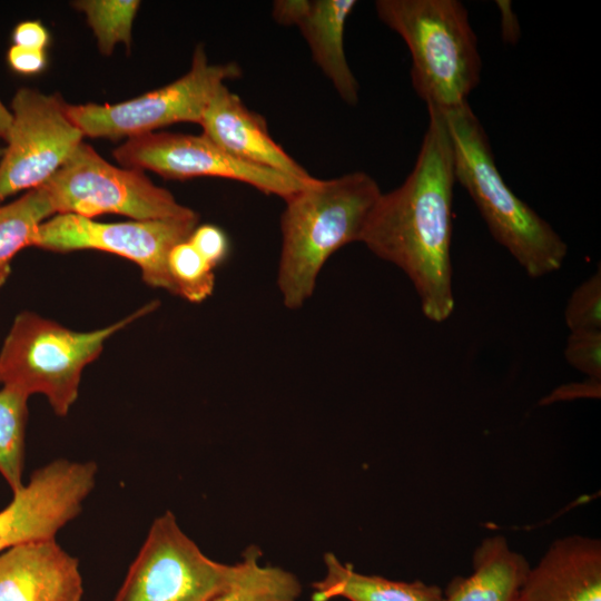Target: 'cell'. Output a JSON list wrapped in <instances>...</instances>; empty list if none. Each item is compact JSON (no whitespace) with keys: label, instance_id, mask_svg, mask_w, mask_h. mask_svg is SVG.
Returning <instances> with one entry per match:
<instances>
[{"label":"cell","instance_id":"6","mask_svg":"<svg viewBox=\"0 0 601 601\" xmlns=\"http://www.w3.org/2000/svg\"><path fill=\"white\" fill-rule=\"evenodd\" d=\"M41 187L57 215L93 219L117 214L132 220L198 216L179 204L169 190L155 185L145 171L111 165L85 142Z\"/></svg>","mask_w":601,"mask_h":601},{"label":"cell","instance_id":"17","mask_svg":"<svg viewBox=\"0 0 601 601\" xmlns=\"http://www.w3.org/2000/svg\"><path fill=\"white\" fill-rule=\"evenodd\" d=\"M530 568L504 536H489L474 550L471 574L453 578L442 601H516Z\"/></svg>","mask_w":601,"mask_h":601},{"label":"cell","instance_id":"2","mask_svg":"<svg viewBox=\"0 0 601 601\" xmlns=\"http://www.w3.org/2000/svg\"><path fill=\"white\" fill-rule=\"evenodd\" d=\"M382 193L371 175L354 171L316 179L284 200L277 286L288 309L302 308L312 297L335 252L361 243Z\"/></svg>","mask_w":601,"mask_h":601},{"label":"cell","instance_id":"7","mask_svg":"<svg viewBox=\"0 0 601 601\" xmlns=\"http://www.w3.org/2000/svg\"><path fill=\"white\" fill-rule=\"evenodd\" d=\"M207 556L167 510L157 516L114 601H210L244 573Z\"/></svg>","mask_w":601,"mask_h":601},{"label":"cell","instance_id":"18","mask_svg":"<svg viewBox=\"0 0 601 601\" xmlns=\"http://www.w3.org/2000/svg\"><path fill=\"white\" fill-rule=\"evenodd\" d=\"M324 574L312 584V601H442L443 590L421 580L397 581L365 574L333 552L323 556Z\"/></svg>","mask_w":601,"mask_h":601},{"label":"cell","instance_id":"11","mask_svg":"<svg viewBox=\"0 0 601 601\" xmlns=\"http://www.w3.org/2000/svg\"><path fill=\"white\" fill-rule=\"evenodd\" d=\"M112 156L125 168L150 170L168 179H231L250 185L264 194L278 196L283 200L312 184H304L276 170L240 160L203 134H144L126 139L112 151Z\"/></svg>","mask_w":601,"mask_h":601},{"label":"cell","instance_id":"20","mask_svg":"<svg viewBox=\"0 0 601 601\" xmlns=\"http://www.w3.org/2000/svg\"><path fill=\"white\" fill-rule=\"evenodd\" d=\"M55 214L42 187L27 190L18 199L0 205V268L23 248L32 246L38 227Z\"/></svg>","mask_w":601,"mask_h":601},{"label":"cell","instance_id":"32","mask_svg":"<svg viewBox=\"0 0 601 601\" xmlns=\"http://www.w3.org/2000/svg\"><path fill=\"white\" fill-rule=\"evenodd\" d=\"M10 275V266L0 268V288L3 286Z\"/></svg>","mask_w":601,"mask_h":601},{"label":"cell","instance_id":"3","mask_svg":"<svg viewBox=\"0 0 601 601\" xmlns=\"http://www.w3.org/2000/svg\"><path fill=\"white\" fill-rule=\"evenodd\" d=\"M440 111L452 141L456 183L473 199L492 237L530 277L558 272L568 254L566 243L504 181L489 136L469 102Z\"/></svg>","mask_w":601,"mask_h":601},{"label":"cell","instance_id":"28","mask_svg":"<svg viewBox=\"0 0 601 601\" xmlns=\"http://www.w3.org/2000/svg\"><path fill=\"white\" fill-rule=\"evenodd\" d=\"M7 61L10 68L20 75H36L46 67L45 50L30 49L12 45L7 53Z\"/></svg>","mask_w":601,"mask_h":601},{"label":"cell","instance_id":"12","mask_svg":"<svg viewBox=\"0 0 601 601\" xmlns=\"http://www.w3.org/2000/svg\"><path fill=\"white\" fill-rule=\"evenodd\" d=\"M93 461L53 460L37 469L0 510V553L29 541L56 539L76 519L93 491Z\"/></svg>","mask_w":601,"mask_h":601},{"label":"cell","instance_id":"31","mask_svg":"<svg viewBox=\"0 0 601 601\" xmlns=\"http://www.w3.org/2000/svg\"><path fill=\"white\" fill-rule=\"evenodd\" d=\"M12 124V114L0 99V139L7 140Z\"/></svg>","mask_w":601,"mask_h":601},{"label":"cell","instance_id":"33","mask_svg":"<svg viewBox=\"0 0 601 601\" xmlns=\"http://www.w3.org/2000/svg\"><path fill=\"white\" fill-rule=\"evenodd\" d=\"M2 154H3V148L0 146V159L2 157Z\"/></svg>","mask_w":601,"mask_h":601},{"label":"cell","instance_id":"8","mask_svg":"<svg viewBox=\"0 0 601 601\" xmlns=\"http://www.w3.org/2000/svg\"><path fill=\"white\" fill-rule=\"evenodd\" d=\"M240 75L236 62L209 63L199 45L189 70L177 80L118 104H66V112L83 137L128 139L176 122L199 124L217 89Z\"/></svg>","mask_w":601,"mask_h":601},{"label":"cell","instance_id":"27","mask_svg":"<svg viewBox=\"0 0 601 601\" xmlns=\"http://www.w3.org/2000/svg\"><path fill=\"white\" fill-rule=\"evenodd\" d=\"M601 396V380L585 377L580 382L565 383L548 395L542 397L540 405H550L558 402H569L581 398H600Z\"/></svg>","mask_w":601,"mask_h":601},{"label":"cell","instance_id":"23","mask_svg":"<svg viewBox=\"0 0 601 601\" xmlns=\"http://www.w3.org/2000/svg\"><path fill=\"white\" fill-rule=\"evenodd\" d=\"M168 270L176 295L191 303L207 299L215 287L214 268L187 240L173 247L168 255Z\"/></svg>","mask_w":601,"mask_h":601},{"label":"cell","instance_id":"24","mask_svg":"<svg viewBox=\"0 0 601 601\" xmlns=\"http://www.w3.org/2000/svg\"><path fill=\"white\" fill-rule=\"evenodd\" d=\"M564 319L570 332L601 331V272L593 273L571 294Z\"/></svg>","mask_w":601,"mask_h":601},{"label":"cell","instance_id":"13","mask_svg":"<svg viewBox=\"0 0 601 601\" xmlns=\"http://www.w3.org/2000/svg\"><path fill=\"white\" fill-rule=\"evenodd\" d=\"M82 594L79 561L56 539L0 553V601H81Z\"/></svg>","mask_w":601,"mask_h":601},{"label":"cell","instance_id":"5","mask_svg":"<svg viewBox=\"0 0 601 601\" xmlns=\"http://www.w3.org/2000/svg\"><path fill=\"white\" fill-rule=\"evenodd\" d=\"M157 307L151 302L129 316L90 332L69 329L32 312L16 316L0 351V384L42 394L58 416L68 415L79 395L85 367L105 342Z\"/></svg>","mask_w":601,"mask_h":601},{"label":"cell","instance_id":"14","mask_svg":"<svg viewBox=\"0 0 601 601\" xmlns=\"http://www.w3.org/2000/svg\"><path fill=\"white\" fill-rule=\"evenodd\" d=\"M199 125L203 135L240 160L304 184L316 179L272 138L265 119L248 109L225 83L213 96Z\"/></svg>","mask_w":601,"mask_h":601},{"label":"cell","instance_id":"4","mask_svg":"<svg viewBox=\"0 0 601 601\" xmlns=\"http://www.w3.org/2000/svg\"><path fill=\"white\" fill-rule=\"evenodd\" d=\"M380 20L406 43L416 95L439 110L462 106L481 80L482 59L457 0H377Z\"/></svg>","mask_w":601,"mask_h":601},{"label":"cell","instance_id":"1","mask_svg":"<svg viewBox=\"0 0 601 601\" xmlns=\"http://www.w3.org/2000/svg\"><path fill=\"white\" fill-rule=\"evenodd\" d=\"M428 124L404 183L380 196L363 243L411 280L424 316L435 323L454 311L451 239L453 147L443 114L427 107Z\"/></svg>","mask_w":601,"mask_h":601},{"label":"cell","instance_id":"21","mask_svg":"<svg viewBox=\"0 0 601 601\" xmlns=\"http://www.w3.org/2000/svg\"><path fill=\"white\" fill-rule=\"evenodd\" d=\"M29 397L11 386H2L0 390V475L12 493L24 485V439Z\"/></svg>","mask_w":601,"mask_h":601},{"label":"cell","instance_id":"9","mask_svg":"<svg viewBox=\"0 0 601 601\" xmlns=\"http://www.w3.org/2000/svg\"><path fill=\"white\" fill-rule=\"evenodd\" d=\"M198 216L155 220L101 223L72 214H59L37 229L32 246L57 253L95 249L135 263L146 284L176 295L168 270L174 246L187 240Z\"/></svg>","mask_w":601,"mask_h":601},{"label":"cell","instance_id":"29","mask_svg":"<svg viewBox=\"0 0 601 601\" xmlns=\"http://www.w3.org/2000/svg\"><path fill=\"white\" fill-rule=\"evenodd\" d=\"M13 45L45 50L49 42V33L39 21H22L12 31Z\"/></svg>","mask_w":601,"mask_h":601},{"label":"cell","instance_id":"30","mask_svg":"<svg viewBox=\"0 0 601 601\" xmlns=\"http://www.w3.org/2000/svg\"><path fill=\"white\" fill-rule=\"evenodd\" d=\"M495 3L501 14V29L503 41L514 45L520 38V23L516 14L512 9V3L509 0H499L495 1Z\"/></svg>","mask_w":601,"mask_h":601},{"label":"cell","instance_id":"15","mask_svg":"<svg viewBox=\"0 0 601 601\" xmlns=\"http://www.w3.org/2000/svg\"><path fill=\"white\" fill-rule=\"evenodd\" d=\"M355 0H277L272 16L283 26H295L307 42L313 60L342 100L355 106L359 85L346 59L344 33Z\"/></svg>","mask_w":601,"mask_h":601},{"label":"cell","instance_id":"19","mask_svg":"<svg viewBox=\"0 0 601 601\" xmlns=\"http://www.w3.org/2000/svg\"><path fill=\"white\" fill-rule=\"evenodd\" d=\"M245 570L228 589L210 601H298L303 585L289 570L260 563L262 550L249 545L242 554Z\"/></svg>","mask_w":601,"mask_h":601},{"label":"cell","instance_id":"26","mask_svg":"<svg viewBox=\"0 0 601 601\" xmlns=\"http://www.w3.org/2000/svg\"><path fill=\"white\" fill-rule=\"evenodd\" d=\"M188 242L215 269L229 255V242L225 231L211 224L196 226Z\"/></svg>","mask_w":601,"mask_h":601},{"label":"cell","instance_id":"22","mask_svg":"<svg viewBox=\"0 0 601 601\" xmlns=\"http://www.w3.org/2000/svg\"><path fill=\"white\" fill-rule=\"evenodd\" d=\"M140 1L137 0H80L73 7L86 14L97 39L98 48L110 56L117 43L130 48L131 29Z\"/></svg>","mask_w":601,"mask_h":601},{"label":"cell","instance_id":"10","mask_svg":"<svg viewBox=\"0 0 601 601\" xmlns=\"http://www.w3.org/2000/svg\"><path fill=\"white\" fill-rule=\"evenodd\" d=\"M59 93L20 88L11 101L12 124L0 159V203L45 185L82 142Z\"/></svg>","mask_w":601,"mask_h":601},{"label":"cell","instance_id":"25","mask_svg":"<svg viewBox=\"0 0 601 601\" xmlns=\"http://www.w3.org/2000/svg\"><path fill=\"white\" fill-rule=\"evenodd\" d=\"M564 356L587 377L601 380V331L570 332Z\"/></svg>","mask_w":601,"mask_h":601},{"label":"cell","instance_id":"16","mask_svg":"<svg viewBox=\"0 0 601 601\" xmlns=\"http://www.w3.org/2000/svg\"><path fill=\"white\" fill-rule=\"evenodd\" d=\"M516 601H601V542L573 534L554 541L530 568Z\"/></svg>","mask_w":601,"mask_h":601}]
</instances>
